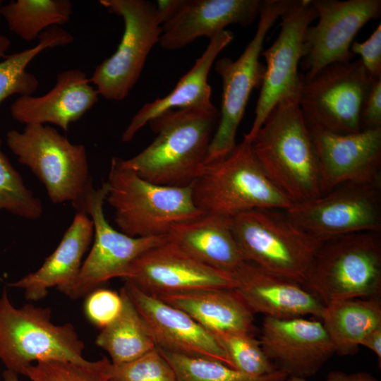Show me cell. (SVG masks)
<instances>
[{
    "label": "cell",
    "instance_id": "obj_36",
    "mask_svg": "<svg viewBox=\"0 0 381 381\" xmlns=\"http://www.w3.org/2000/svg\"><path fill=\"white\" fill-rule=\"evenodd\" d=\"M123 306L121 293L98 288L86 296L84 310L89 321L102 329L119 315Z\"/></svg>",
    "mask_w": 381,
    "mask_h": 381
},
{
    "label": "cell",
    "instance_id": "obj_46",
    "mask_svg": "<svg viewBox=\"0 0 381 381\" xmlns=\"http://www.w3.org/2000/svg\"><path fill=\"white\" fill-rule=\"evenodd\" d=\"M109 381H112V380H109Z\"/></svg>",
    "mask_w": 381,
    "mask_h": 381
},
{
    "label": "cell",
    "instance_id": "obj_14",
    "mask_svg": "<svg viewBox=\"0 0 381 381\" xmlns=\"http://www.w3.org/2000/svg\"><path fill=\"white\" fill-rule=\"evenodd\" d=\"M107 193L104 182L88 198L85 213L93 223L94 242L77 277L64 293L71 299L86 297L111 279H125L135 259L167 239V236L133 238L114 229L103 210Z\"/></svg>",
    "mask_w": 381,
    "mask_h": 381
},
{
    "label": "cell",
    "instance_id": "obj_7",
    "mask_svg": "<svg viewBox=\"0 0 381 381\" xmlns=\"http://www.w3.org/2000/svg\"><path fill=\"white\" fill-rule=\"evenodd\" d=\"M303 286L324 306L380 297L381 232L352 234L322 242Z\"/></svg>",
    "mask_w": 381,
    "mask_h": 381
},
{
    "label": "cell",
    "instance_id": "obj_26",
    "mask_svg": "<svg viewBox=\"0 0 381 381\" xmlns=\"http://www.w3.org/2000/svg\"><path fill=\"white\" fill-rule=\"evenodd\" d=\"M211 333L255 332L254 313L235 289H205L157 296Z\"/></svg>",
    "mask_w": 381,
    "mask_h": 381
},
{
    "label": "cell",
    "instance_id": "obj_24",
    "mask_svg": "<svg viewBox=\"0 0 381 381\" xmlns=\"http://www.w3.org/2000/svg\"><path fill=\"white\" fill-rule=\"evenodd\" d=\"M234 34L223 30L212 38L193 66L180 79L167 96L144 104L134 115L122 135L123 142L131 140L147 123L170 109H192L212 111L217 109L211 102V87L207 78L219 54L231 42Z\"/></svg>",
    "mask_w": 381,
    "mask_h": 381
},
{
    "label": "cell",
    "instance_id": "obj_17",
    "mask_svg": "<svg viewBox=\"0 0 381 381\" xmlns=\"http://www.w3.org/2000/svg\"><path fill=\"white\" fill-rule=\"evenodd\" d=\"M308 125L318 159L321 195L344 183H381V127L338 133Z\"/></svg>",
    "mask_w": 381,
    "mask_h": 381
},
{
    "label": "cell",
    "instance_id": "obj_39",
    "mask_svg": "<svg viewBox=\"0 0 381 381\" xmlns=\"http://www.w3.org/2000/svg\"><path fill=\"white\" fill-rule=\"evenodd\" d=\"M361 346L368 348L373 351L377 358L379 367L381 363V325L370 330L363 338Z\"/></svg>",
    "mask_w": 381,
    "mask_h": 381
},
{
    "label": "cell",
    "instance_id": "obj_28",
    "mask_svg": "<svg viewBox=\"0 0 381 381\" xmlns=\"http://www.w3.org/2000/svg\"><path fill=\"white\" fill-rule=\"evenodd\" d=\"M123 299L119 315L101 329L95 343L111 357L112 365L133 361L156 347L149 331L126 294L121 289Z\"/></svg>",
    "mask_w": 381,
    "mask_h": 381
},
{
    "label": "cell",
    "instance_id": "obj_23",
    "mask_svg": "<svg viewBox=\"0 0 381 381\" xmlns=\"http://www.w3.org/2000/svg\"><path fill=\"white\" fill-rule=\"evenodd\" d=\"M93 237L92 219L85 212H77L60 243L42 266L9 286L23 290L25 298L31 301L43 299L52 287L64 294L77 277Z\"/></svg>",
    "mask_w": 381,
    "mask_h": 381
},
{
    "label": "cell",
    "instance_id": "obj_10",
    "mask_svg": "<svg viewBox=\"0 0 381 381\" xmlns=\"http://www.w3.org/2000/svg\"><path fill=\"white\" fill-rule=\"evenodd\" d=\"M121 16L124 31L116 52L98 64L90 78L99 95L121 101L138 80L147 58L162 35L155 4L145 0H99Z\"/></svg>",
    "mask_w": 381,
    "mask_h": 381
},
{
    "label": "cell",
    "instance_id": "obj_25",
    "mask_svg": "<svg viewBox=\"0 0 381 381\" xmlns=\"http://www.w3.org/2000/svg\"><path fill=\"white\" fill-rule=\"evenodd\" d=\"M167 238L212 267L234 272L245 260L234 236L231 218L205 213L174 225Z\"/></svg>",
    "mask_w": 381,
    "mask_h": 381
},
{
    "label": "cell",
    "instance_id": "obj_33",
    "mask_svg": "<svg viewBox=\"0 0 381 381\" xmlns=\"http://www.w3.org/2000/svg\"><path fill=\"white\" fill-rule=\"evenodd\" d=\"M111 368L106 356L85 363L47 361L28 365L22 375L31 381H109Z\"/></svg>",
    "mask_w": 381,
    "mask_h": 381
},
{
    "label": "cell",
    "instance_id": "obj_6",
    "mask_svg": "<svg viewBox=\"0 0 381 381\" xmlns=\"http://www.w3.org/2000/svg\"><path fill=\"white\" fill-rule=\"evenodd\" d=\"M231 229L246 262L302 285L322 244L280 209L241 213L231 218Z\"/></svg>",
    "mask_w": 381,
    "mask_h": 381
},
{
    "label": "cell",
    "instance_id": "obj_34",
    "mask_svg": "<svg viewBox=\"0 0 381 381\" xmlns=\"http://www.w3.org/2000/svg\"><path fill=\"white\" fill-rule=\"evenodd\" d=\"M1 210L30 220L39 219L43 213L40 200L26 187L20 174L0 149V211Z\"/></svg>",
    "mask_w": 381,
    "mask_h": 381
},
{
    "label": "cell",
    "instance_id": "obj_37",
    "mask_svg": "<svg viewBox=\"0 0 381 381\" xmlns=\"http://www.w3.org/2000/svg\"><path fill=\"white\" fill-rule=\"evenodd\" d=\"M351 52L361 56L365 71L375 80L381 78V24L377 26L369 38L363 42H353Z\"/></svg>",
    "mask_w": 381,
    "mask_h": 381
},
{
    "label": "cell",
    "instance_id": "obj_22",
    "mask_svg": "<svg viewBox=\"0 0 381 381\" xmlns=\"http://www.w3.org/2000/svg\"><path fill=\"white\" fill-rule=\"evenodd\" d=\"M98 95L83 71L69 69L58 74L46 94L18 97L11 105V115L25 125L52 123L67 131L97 102Z\"/></svg>",
    "mask_w": 381,
    "mask_h": 381
},
{
    "label": "cell",
    "instance_id": "obj_45",
    "mask_svg": "<svg viewBox=\"0 0 381 381\" xmlns=\"http://www.w3.org/2000/svg\"><path fill=\"white\" fill-rule=\"evenodd\" d=\"M3 4L2 1L0 0V7Z\"/></svg>",
    "mask_w": 381,
    "mask_h": 381
},
{
    "label": "cell",
    "instance_id": "obj_15",
    "mask_svg": "<svg viewBox=\"0 0 381 381\" xmlns=\"http://www.w3.org/2000/svg\"><path fill=\"white\" fill-rule=\"evenodd\" d=\"M318 23L304 35L300 62L306 78L324 67L352 61L350 47L360 29L381 13L380 0H312Z\"/></svg>",
    "mask_w": 381,
    "mask_h": 381
},
{
    "label": "cell",
    "instance_id": "obj_31",
    "mask_svg": "<svg viewBox=\"0 0 381 381\" xmlns=\"http://www.w3.org/2000/svg\"><path fill=\"white\" fill-rule=\"evenodd\" d=\"M158 349L173 368L177 381H285L287 377L278 370L268 375H250L216 361Z\"/></svg>",
    "mask_w": 381,
    "mask_h": 381
},
{
    "label": "cell",
    "instance_id": "obj_29",
    "mask_svg": "<svg viewBox=\"0 0 381 381\" xmlns=\"http://www.w3.org/2000/svg\"><path fill=\"white\" fill-rule=\"evenodd\" d=\"M72 13L68 0H16L0 7L11 32L25 41L38 39L48 28L67 23Z\"/></svg>",
    "mask_w": 381,
    "mask_h": 381
},
{
    "label": "cell",
    "instance_id": "obj_12",
    "mask_svg": "<svg viewBox=\"0 0 381 381\" xmlns=\"http://www.w3.org/2000/svg\"><path fill=\"white\" fill-rule=\"evenodd\" d=\"M286 212L321 243L352 234L381 232V183H344Z\"/></svg>",
    "mask_w": 381,
    "mask_h": 381
},
{
    "label": "cell",
    "instance_id": "obj_44",
    "mask_svg": "<svg viewBox=\"0 0 381 381\" xmlns=\"http://www.w3.org/2000/svg\"><path fill=\"white\" fill-rule=\"evenodd\" d=\"M285 381H309L307 378L294 377V376H287Z\"/></svg>",
    "mask_w": 381,
    "mask_h": 381
},
{
    "label": "cell",
    "instance_id": "obj_20",
    "mask_svg": "<svg viewBox=\"0 0 381 381\" xmlns=\"http://www.w3.org/2000/svg\"><path fill=\"white\" fill-rule=\"evenodd\" d=\"M261 0H180L174 14L162 25L159 43L178 49L200 37L212 38L231 24L250 25L259 16Z\"/></svg>",
    "mask_w": 381,
    "mask_h": 381
},
{
    "label": "cell",
    "instance_id": "obj_5",
    "mask_svg": "<svg viewBox=\"0 0 381 381\" xmlns=\"http://www.w3.org/2000/svg\"><path fill=\"white\" fill-rule=\"evenodd\" d=\"M193 198L203 212L229 218L258 208L286 210L294 205L270 181L243 140L225 157L202 166L193 182Z\"/></svg>",
    "mask_w": 381,
    "mask_h": 381
},
{
    "label": "cell",
    "instance_id": "obj_32",
    "mask_svg": "<svg viewBox=\"0 0 381 381\" xmlns=\"http://www.w3.org/2000/svg\"><path fill=\"white\" fill-rule=\"evenodd\" d=\"M212 334L225 352L231 368L253 376L268 375L277 370L253 334L242 332Z\"/></svg>",
    "mask_w": 381,
    "mask_h": 381
},
{
    "label": "cell",
    "instance_id": "obj_43",
    "mask_svg": "<svg viewBox=\"0 0 381 381\" xmlns=\"http://www.w3.org/2000/svg\"><path fill=\"white\" fill-rule=\"evenodd\" d=\"M3 379L4 381H20L18 375L8 370H6L3 373Z\"/></svg>",
    "mask_w": 381,
    "mask_h": 381
},
{
    "label": "cell",
    "instance_id": "obj_27",
    "mask_svg": "<svg viewBox=\"0 0 381 381\" xmlns=\"http://www.w3.org/2000/svg\"><path fill=\"white\" fill-rule=\"evenodd\" d=\"M320 319L334 353L354 355L365 335L381 325L380 297L334 301L324 306Z\"/></svg>",
    "mask_w": 381,
    "mask_h": 381
},
{
    "label": "cell",
    "instance_id": "obj_1",
    "mask_svg": "<svg viewBox=\"0 0 381 381\" xmlns=\"http://www.w3.org/2000/svg\"><path fill=\"white\" fill-rule=\"evenodd\" d=\"M250 143L268 179L293 204L321 195L315 147L298 96L279 101Z\"/></svg>",
    "mask_w": 381,
    "mask_h": 381
},
{
    "label": "cell",
    "instance_id": "obj_19",
    "mask_svg": "<svg viewBox=\"0 0 381 381\" xmlns=\"http://www.w3.org/2000/svg\"><path fill=\"white\" fill-rule=\"evenodd\" d=\"M259 340L277 369L287 376H313L334 353L321 321L303 318L265 317Z\"/></svg>",
    "mask_w": 381,
    "mask_h": 381
},
{
    "label": "cell",
    "instance_id": "obj_2",
    "mask_svg": "<svg viewBox=\"0 0 381 381\" xmlns=\"http://www.w3.org/2000/svg\"><path fill=\"white\" fill-rule=\"evenodd\" d=\"M219 110L170 109L149 123L157 137L139 154L121 164L155 184L186 186L204 164Z\"/></svg>",
    "mask_w": 381,
    "mask_h": 381
},
{
    "label": "cell",
    "instance_id": "obj_35",
    "mask_svg": "<svg viewBox=\"0 0 381 381\" xmlns=\"http://www.w3.org/2000/svg\"><path fill=\"white\" fill-rule=\"evenodd\" d=\"M110 380L177 381L173 368L157 346L130 362L111 363Z\"/></svg>",
    "mask_w": 381,
    "mask_h": 381
},
{
    "label": "cell",
    "instance_id": "obj_11",
    "mask_svg": "<svg viewBox=\"0 0 381 381\" xmlns=\"http://www.w3.org/2000/svg\"><path fill=\"white\" fill-rule=\"evenodd\" d=\"M375 80L360 59L329 64L309 78L302 74L298 102L306 122L338 133L360 131L361 108Z\"/></svg>",
    "mask_w": 381,
    "mask_h": 381
},
{
    "label": "cell",
    "instance_id": "obj_8",
    "mask_svg": "<svg viewBox=\"0 0 381 381\" xmlns=\"http://www.w3.org/2000/svg\"><path fill=\"white\" fill-rule=\"evenodd\" d=\"M49 308L28 303L15 307L4 289L0 296V361L17 375L47 361L85 363V348L71 323L55 325Z\"/></svg>",
    "mask_w": 381,
    "mask_h": 381
},
{
    "label": "cell",
    "instance_id": "obj_3",
    "mask_svg": "<svg viewBox=\"0 0 381 381\" xmlns=\"http://www.w3.org/2000/svg\"><path fill=\"white\" fill-rule=\"evenodd\" d=\"M107 203L114 209L120 231L133 238L167 236L180 222L205 214L193 198V183L186 186H162L150 182L123 167L120 158L111 159Z\"/></svg>",
    "mask_w": 381,
    "mask_h": 381
},
{
    "label": "cell",
    "instance_id": "obj_9",
    "mask_svg": "<svg viewBox=\"0 0 381 381\" xmlns=\"http://www.w3.org/2000/svg\"><path fill=\"white\" fill-rule=\"evenodd\" d=\"M291 0H261L259 20L253 39L240 56L217 61L215 71L222 81L219 119L203 164L219 160L236 145V136L250 93L260 87L265 66L260 61L270 29L288 8Z\"/></svg>",
    "mask_w": 381,
    "mask_h": 381
},
{
    "label": "cell",
    "instance_id": "obj_16",
    "mask_svg": "<svg viewBox=\"0 0 381 381\" xmlns=\"http://www.w3.org/2000/svg\"><path fill=\"white\" fill-rule=\"evenodd\" d=\"M124 280L155 296L205 289H235L233 272L195 259L168 238L131 265Z\"/></svg>",
    "mask_w": 381,
    "mask_h": 381
},
{
    "label": "cell",
    "instance_id": "obj_18",
    "mask_svg": "<svg viewBox=\"0 0 381 381\" xmlns=\"http://www.w3.org/2000/svg\"><path fill=\"white\" fill-rule=\"evenodd\" d=\"M143 320L155 346L190 357L216 361L231 368L214 335L190 315L125 280L121 289Z\"/></svg>",
    "mask_w": 381,
    "mask_h": 381
},
{
    "label": "cell",
    "instance_id": "obj_13",
    "mask_svg": "<svg viewBox=\"0 0 381 381\" xmlns=\"http://www.w3.org/2000/svg\"><path fill=\"white\" fill-rule=\"evenodd\" d=\"M312 0H291L281 18L280 30L272 44L261 55L266 65L250 131L243 140L250 143L271 109L282 99L298 96L302 73L298 71L303 56L304 35L317 18Z\"/></svg>",
    "mask_w": 381,
    "mask_h": 381
},
{
    "label": "cell",
    "instance_id": "obj_40",
    "mask_svg": "<svg viewBox=\"0 0 381 381\" xmlns=\"http://www.w3.org/2000/svg\"><path fill=\"white\" fill-rule=\"evenodd\" d=\"M326 381H378L367 372L346 373L341 370L330 371Z\"/></svg>",
    "mask_w": 381,
    "mask_h": 381
},
{
    "label": "cell",
    "instance_id": "obj_41",
    "mask_svg": "<svg viewBox=\"0 0 381 381\" xmlns=\"http://www.w3.org/2000/svg\"><path fill=\"white\" fill-rule=\"evenodd\" d=\"M180 0H158L155 4L161 25L168 20L176 12Z\"/></svg>",
    "mask_w": 381,
    "mask_h": 381
},
{
    "label": "cell",
    "instance_id": "obj_30",
    "mask_svg": "<svg viewBox=\"0 0 381 381\" xmlns=\"http://www.w3.org/2000/svg\"><path fill=\"white\" fill-rule=\"evenodd\" d=\"M38 40L35 46L10 54L0 61V104L13 95H32L39 82L35 75L26 71L29 64L46 49L72 43L73 37L60 26H53L43 32Z\"/></svg>",
    "mask_w": 381,
    "mask_h": 381
},
{
    "label": "cell",
    "instance_id": "obj_42",
    "mask_svg": "<svg viewBox=\"0 0 381 381\" xmlns=\"http://www.w3.org/2000/svg\"><path fill=\"white\" fill-rule=\"evenodd\" d=\"M11 46L10 40L4 35H0V57H4V54Z\"/></svg>",
    "mask_w": 381,
    "mask_h": 381
},
{
    "label": "cell",
    "instance_id": "obj_38",
    "mask_svg": "<svg viewBox=\"0 0 381 381\" xmlns=\"http://www.w3.org/2000/svg\"><path fill=\"white\" fill-rule=\"evenodd\" d=\"M359 122L361 131L381 127V78L374 82L363 101Z\"/></svg>",
    "mask_w": 381,
    "mask_h": 381
},
{
    "label": "cell",
    "instance_id": "obj_4",
    "mask_svg": "<svg viewBox=\"0 0 381 381\" xmlns=\"http://www.w3.org/2000/svg\"><path fill=\"white\" fill-rule=\"evenodd\" d=\"M6 143L20 164L28 167L44 185L52 202H71L85 212L95 189L85 146L69 141L49 126L28 124L10 130Z\"/></svg>",
    "mask_w": 381,
    "mask_h": 381
},
{
    "label": "cell",
    "instance_id": "obj_21",
    "mask_svg": "<svg viewBox=\"0 0 381 381\" xmlns=\"http://www.w3.org/2000/svg\"><path fill=\"white\" fill-rule=\"evenodd\" d=\"M238 293L254 313L277 319L312 315L320 318L324 305L302 284L243 262L234 272Z\"/></svg>",
    "mask_w": 381,
    "mask_h": 381
}]
</instances>
